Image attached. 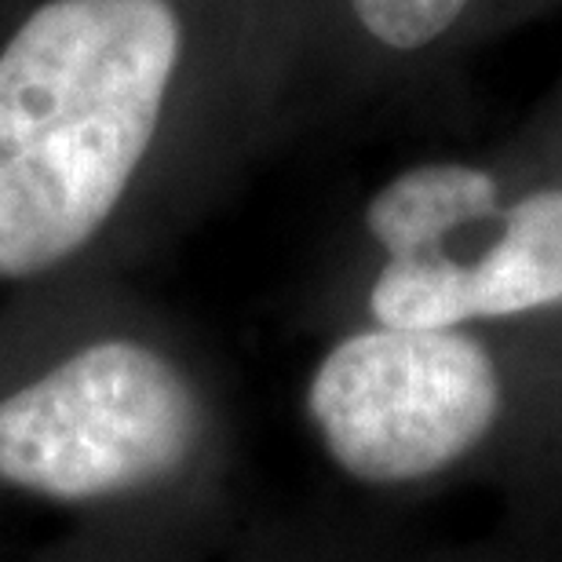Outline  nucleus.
I'll use <instances>...</instances> for the list:
<instances>
[{
  "label": "nucleus",
  "mask_w": 562,
  "mask_h": 562,
  "mask_svg": "<svg viewBox=\"0 0 562 562\" xmlns=\"http://www.w3.org/2000/svg\"><path fill=\"white\" fill-rule=\"evenodd\" d=\"M369 314L384 329H468L475 325L468 263L457 252L380 260Z\"/></svg>",
  "instance_id": "7"
},
{
  "label": "nucleus",
  "mask_w": 562,
  "mask_h": 562,
  "mask_svg": "<svg viewBox=\"0 0 562 562\" xmlns=\"http://www.w3.org/2000/svg\"><path fill=\"white\" fill-rule=\"evenodd\" d=\"M544 0H285L292 70L395 77L442 66Z\"/></svg>",
  "instance_id": "4"
},
{
  "label": "nucleus",
  "mask_w": 562,
  "mask_h": 562,
  "mask_svg": "<svg viewBox=\"0 0 562 562\" xmlns=\"http://www.w3.org/2000/svg\"><path fill=\"white\" fill-rule=\"evenodd\" d=\"M515 190L512 168L438 157L402 168L366 205V234L380 260L468 256L497 223Z\"/></svg>",
  "instance_id": "6"
},
{
  "label": "nucleus",
  "mask_w": 562,
  "mask_h": 562,
  "mask_svg": "<svg viewBox=\"0 0 562 562\" xmlns=\"http://www.w3.org/2000/svg\"><path fill=\"white\" fill-rule=\"evenodd\" d=\"M508 205L464 256L475 325L562 314V172L519 168Z\"/></svg>",
  "instance_id": "5"
},
{
  "label": "nucleus",
  "mask_w": 562,
  "mask_h": 562,
  "mask_svg": "<svg viewBox=\"0 0 562 562\" xmlns=\"http://www.w3.org/2000/svg\"><path fill=\"white\" fill-rule=\"evenodd\" d=\"M508 409L504 362L479 325L347 333L322 355L307 413L333 464L366 486L457 468Z\"/></svg>",
  "instance_id": "2"
},
{
  "label": "nucleus",
  "mask_w": 562,
  "mask_h": 562,
  "mask_svg": "<svg viewBox=\"0 0 562 562\" xmlns=\"http://www.w3.org/2000/svg\"><path fill=\"white\" fill-rule=\"evenodd\" d=\"M289 70L285 0H33L0 33V281L106 231L194 81Z\"/></svg>",
  "instance_id": "1"
},
{
  "label": "nucleus",
  "mask_w": 562,
  "mask_h": 562,
  "mask_svg": "<svg viewBox=\"0 0 562 562\" xmlns=\"http://www.w3.org/2000/svg\"><path fill=\"white\" fill-rule=\"evenodd\" d=\"M530 154H533V161L526 168H555V172H562V92L555 99L552 114H548L541 121V128H537Z\"/></svg>",
  "instance_id": "8"
},
{
  "label": "nucleus",
  "mask_w": 562,
  "mask_h": 562,
  "mask_svg": "<svg viewBox=\"0 0 562 562\" xmlns=\"http://www.w3.org/2000/svg\"><path fill=\"white\" fill-rule=\"evenodd\" d=\"M201 435L187 376L139 340H99L0 402V482L103 501L172 479Z\"/></svg>",
  "instance_id": "3"
}]
</instances>
